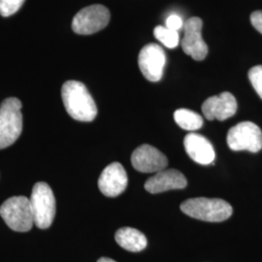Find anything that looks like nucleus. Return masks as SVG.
Segmentation results:
<instances>
[{
  "label": "nucleus",
  "mask_w": 262,
  "mask_h": 262,
  "mask_svg": "<svg viewBox=\"0 0 262 262\" xmlns=\"http://www.w3.org/2000/svg\"><path fill=\"white\" fill-rule=\"evenodd\" d=\"M61 97L66 111L79 122H93L97 107L86 86L78 81H67L61 89Z\"/></svg>",
  "instance_id": "obj_1"
},
{
  "label": "nucleus",
  "mask_w": 262,
  "mask_h": 262,
  "mask_svg": "<svg viewBox=\"0 0 262 262\" xmlns=\"http://www.w3.org/2000/svg\"><path fill=\"white\" fill-rule=\"evenodd\" d=\"M186 215L204 222L220 223L230 217L233 213L231 205L220 198H190L181 204Z\"/></svg>",
  "instance_id": "obj_2"
},
{
  "label": "nucleus",
  "mask_w": 262,
  "mask_h": 262,
  "mask_svg": "<svg viewBox=\"0 0 262 262\" xmlns=\"http://www.w3.org/2000/svg\"><path fill=\"white\" fill-rule=\"evenodd\" d=\"M21 102L9 97L0 105V150L6 149L18 140L23 131Z\"/></svg>",
  "instance_id": "obj_3"
},
{
  "label": "nucleus",
  "mask_w": 262,
  "mask_h": 262,
  "mask_svg": "<svg viewBox=\"0 0 262 262\" xmlns=\"http://www.w3.org/2000/svg\"><path fill=\"white\" fill-rule=\"evenodd\" d=\"M34 225L41 229L49 228L56 215V198L52 188L45 182L34 185L30 196Z\"/></svg>",
  "instance_id": "obj_4"
},
{
  "label": "nucleus",
  "mask_w": 262,
  "mask_h": 262,
  "mask_svg": "<svg viewBox=\"0 0 262 262\" xmlns=\"http://www.w3.org/2000/svg\"><path fill=\"white\" fill-rule=\"evenodd\" d=\"M0 215L10 228L28 232L34 225L30 200L26 196L11 197L0 207Z\"/></svg>",
  "instance_id": "obj_5"
},
{
  "label": "nucleus",
  "mask_w": 262,
  "mask_h": 262,
  "mask_svg": "<svg viewBox=\"0 0 262 262\" xmlns=\"http://www.w3.org/2000/svg\"><path fill=\"white\" fill-rule=\"evenodd\" d=\"M226 141L228 147L235 151L257 152L262 149V131L253 122H240L229 129Z\"/></svg>",
  "instance_id": "obj_6"
},
{
  "label": "nucleus",
  "mask_w": 262,
  "mask_h": 262,
  "mask_svg": "<svg viewBox=\"0 0 262 262\" xmlns=\"http://www.w3.org/2000/svg\"><path fill=\"white\" fill-rule=\"evenodd\" d=\"M110 12L103 5H91L81 10L72 20V29L77 34L90 35L107 27Z\"/></svg>",
  "instance_id": "obj_7"
},
{
  "label": "nucleus",
  "mask_w": 262,
  "mask_h": 262,
  "mask_svg": "<svg viewBox=\"0 0 262 262\" xmlns=\"http://www.w3.org/2000/svg\"><path fill=\"white\" fill-rule=\"evenodd\" d=\"M166 63L165 52L158 44H148L140 51L138 64L142 74L150 82H159Z\"/></svg>",
  "instance_id": "obj_8"
},
{
  "label": "nucleus",
  "mask_w": 262,
  "mask_h": 262,
  "mask_svg": "<svg viewBox=\"0 0 262 262\" xmlns=\"http://www.w3.org/2000/svg\"><path fill=\"white\" fill-rule=\"evenodd\" d=\"M202 27V19L197 17L187 19L184 26V37L182 40L183 51L195 60H203L208 54V46L201 35Z\"/></svg>",
  "instance_id": "obj_9"
},
{
  "label": "nucleus",
  "mask_w": 262,
  "mask_h": 262,
  "mask_svg": "<svg viewBox=\"0 0 262 262\" xmlns=\"http://www.w3.org/2000/svg\"><path fill=\"white\" fill-rule=\"evenodd\" d=\"M131 163L134 169L142 173H158L167 167L168 160L157 148L145 144L132 152Z\"/></svg>",
  "instance_id": "obj_10"
},
{
  "label": "nucleus",
  "mask_w": 262,
  "mask_h": 262,
  "mask_svg": "<svg viewBox=\"0 0 262 262\" xmlns=\"http://www.w3.org/2000/svg\"><path fill=\"white\" fill-rule=\"evenodd\" d=\"M126 187L127 174L119 162L109 164L104 169L98 179L99 190L105 196H119L125 190Z\"/></svg>",
  "instance_id": "obj_11"
},
{
  "label": "nucleus",
  "mask_w": 262,
  "mask_h": 262,
  "mask_svg": "<svg viewBox=\"0 0 262 262\" xmlns=\"http://www.w3.org/2000/svg\"><path fill=\"white\" fill-rule=\"evenodd\" d=\"M237 111V101L230 93L211 96L202 105V112L207 120L225 121L234 116Z\"/></svg>",
  "instance_id": "obj_12"
},
{
  "label": "nucleus",
  "mask_w": 262,
  "mask_h": 262,
  "mask_svg": "<svg viewBox=\"0 0 262 262\" xmlns=\"http://www.w3.org/2000/svg\"><path fill=\"white\" fill-rule=\"evenodd\" d=\"M187 179L182 172L176 169H164L146 181L145 189L156 194L171 189H181L187 187Z\"/></svg>",
  "instance_id": "obj_13"
},
{
  "label": "nucleus",
  "mask_w": 262,
  "mask_h": 262,
  "mask_svg": "<svg viewBox=\"0 0 262 262\" xmlns=\"http://www.w3.org/2000/svg\"><path fill=\"white\" fill-rule=\"evenodd\" d=\"M188 157L199 164L208 165L215 159V150L210 141L197 133H188L184 140Z\"/></svg>",
  "instance_id": "obj_14"
},
{
  "label": "nucleus",
  "mask_w": 262,
  "mask_h": 262,
  "mask_svg": "<svg viewBox=\"0 0 262 262\" xmlns=\"http://www.w3.org/2000/svg\"><path fill=\"white\" fill-rule=\"evenodd\" d=\"M116 242L122 249L137 253L147 247V238L141 231L132 227H122L115 234Z\"/></svg>",
  "instance_id": "obj_15"
},
{
  "label": "nucleus",
  "mask_w": 262,
  "mask_h": 262,
  "mask_svg": "<svg viewBox=\"0 0 262 262\" xmlns=\"http://www.w3.org/2000/svg\"><path fill=\"white\" fill-rule=\"evenodd\" d=\"M174 120L180 127L188 131L198 130L204 123L199 114L188 109H178L174 113Z\"/></svg>",
  "instance_id": "obj_16"
},
{
  "label": "nucleus",
  "mask_w": 262,
  "mask_h": 262,
  "mask_svg": "<svg viewBox=\"0 0 262 262\" xmlns=\"http://www.w3.org/2000/svg\"><path fill=\"white\" fill-rule=\"evenodd\" d=\"M154 34L159 42H161L165 47L174 49L179 45V42H180L179 31L172 30L166 27L159 26L155 28Z\"/></svg>",
  "instance_id": "obj_17"
},
{
  "label": "nucleus",
  "mask_w": 262,
  "mask_h": 262,
  "mask_svg": "<svg viewBox=\"0 0 262 262\" xmlns=\"http://www.w3.org/2000/svg\"><path fill=\"white\" fill-rule=\"evenodd\" d=\"M25 0H0V15L9 17L19 11Z\"/></svg>",
  "instance_id": "obj_18"
},
{
  "label": "nucleus",
  "mask_w": 262,
  "mask_h": 262,
  "mask_svg": "<svg viewBox=\"0 0 262 262\" xmlns=\"http://www.w3.org/2000/svg\"><path fill=\"white\" fill-rule=\"evenodd\" d=\"M249 79L256 94L262 99V66H254L249 71Z\"/></svg>",
  "instance_id": "obj_19"
},
{
  "label": "nucleus",
  "mask_w": 262,
  "mask_h": 262,
  "mask_svg": "<svg viewBox=\"0 0 262 262\" xmlns=\"http://www.w3.org/2000/svg\"><path fill=\"white\" fill-rule=\"evenodd\" d=\"M184 26H185V24L183 21V19L176 14L170 15L165 21L166 28H170L172 30H176V31H179L182 28H184Z\"/></svg>",
  "instance_id": "obj_20"
},
{
  "label": "nucleus",
  "mask_w": 262,
  "mask_h": 262,
  "mask_svg": "<svg viewBox=\"0 0 262 262\" xmlns=\"http://www.w3.org/2000/svg\"><path fill=\"white\" fill-rule=\"evenodd\" d=\"M251 23L258 32L262 34V11H255L251 15Z\"/></svg>",
  "instance_id": "obj_21"
},
{
  "label": "nucleus",
  "mask_w": 262,
  "mask_h": 262,
  "mask_svg": "<svg viewBox=\"0 0 262 262\" xmlns=\"http://www.w3.org/2000/svg\"><path fill=\"white\" fill-rule=\"evenodd\" d=\"M97 262H116L115 260H113L111 258H109V257H101V258H99Z\"/></svg>",
  "instance_id": "obj_22"
}]
</instances>
